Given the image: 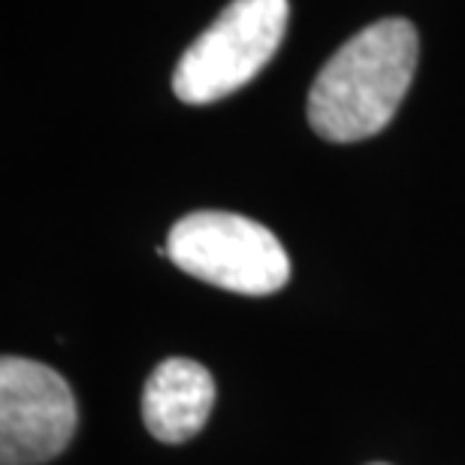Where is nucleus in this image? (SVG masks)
<instances>
[{"label":"nucleus","mask_w":465,"mask_h":465,"mask_svg":"<svg viewBox=\"0 0 465 465\" xmlns=\"http://www.w3.org/2000/svg\"><path fill=\"white\" fill-rule=\"evenodd\" d=\"M420 40L411 22L384 18L362 27L323 64L309 91V121L330 143L381 134L411 88Z\"/></svg>","instance_id":"nucleus-1"},{"label":"nucleus","mask_w":465,"mask_h":465,"mask_svg":"<svg viewBox=\"0 0 465 465\" xmlns=\"http://www.w3.org/2000/svg\"><path fill=\"white\" fill-rule=\"evenodd\" d=\"M161 254L200 282L245 296L275 293L291 278V260L275 232L232 212H191L179 218Z\"/></svg>","instance_id":"nucleus-2"},{"label":"nucleus","mask_w":465,"mask_h":465,"mask_svg":"<svg viewBox=\"0 0 465 465\" xmlns=\"http://www.w3.org/2000/svg\"><path fill=\"white\" fill-rule=\"evenodd\" d=\"M287 13V0H232L182 54L175 97L203 106L245 88L282 45Z\"/></svg>","instance_id":"nucleus-3"},{"label":"nucleus","mask_w":465,"mask_h":465,"mask_svg":"<svg viewBox=\"0 0 465 465\" xmlns=\"http://www.w3.org/2000/svg\"><path fill=\"white\" fill-rule=\"evenodd\" d=\"M79 423L70 384L36 360H0V465H43L67 448Z\"/></svg>","instance_id":"nucleus-4"},{"label":"nucleus","mask_w":465,"mask_h":465,"mask_svg":"<svg viewBox=\"0 0 465 465\" xmlns=\"http://www.w3.org/2000/svg\"><path fill=\"white\" fill-rule=\"evenodd\" d=\"M215 405L209 369L188 357L163 360L143 390L145 430L163 444H184L206 426Z\"/></svg>","instance_id":"nucleus-5"},{"label":"nucleus","mask_w":465,"mask_h":465,"mask_svg":"<svg viewBox=\"0 0 465 465\" xmlns=\"http://www.w3.org/2000/svg\"><path fill=\"white\" fill-rule=\"evenodd\" d=\"M371 465H387V462H371Z\"/></svg>","instance_id":"nucleus-6"}]
</instances>
